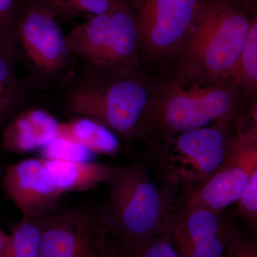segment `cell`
Instances as JSON below:
<instances>
[{
    "label": "cell",
    "instance_id": "cell-27",
    "mask_svg": "<svg viewBox=\"0 0 257 257\" xmlns=\"http://www.w3.org/2000/svg\"><path fill=\"white\" fill-rule=\"evenodd\" d=\"M13 28V25L8 23L2 15H0V32L5 31V30H9Z\"/></svg>",
    "mask_w": 257,
    "mask_h": 257
},
{
    "label": "cell",
    "instance_id": "cell-19",
    "mask_svg": "<svg viewBox=\"0 0 257 257\" xmlns=\"http://www.w3.org/2000/svg\"><path fill=\"white\" fill-rule=\"evenodd\" d=\"M57 19L83 20L106 13L120 0H41Z\"/></svg>",
    "mask_w": 257,
    "mask_h": 257
},
{
    "label": "cell",
    "instance_id": "cell-26",
    "mask_svg": "<svg viewBox=\"0 0 257 257\" xmlns=\"http://www.w3.org/2000/svg\"><path fill=\"white\" fill-rule=\"evenodd\" d=\"M10 241V234L5 233L3 229L0 228V256L4 252L5 248L8 246Z\"/></svg>",
    "mask_w": 257,
    "mask_h": 257
},
{
    "label": "cell",
    "instance_id": "cell-18",
    "mask_svg": "<svg viewBox=\"0 0 257 257\" xmlns=\"http://www.w3.org/2000/svg\"><path fill=\"white\" fill-rule=\"evenodd\" d=\"M40 238L35 219L23 216L12 230L9 243L0 257H39Z\"/></svg>",
    "mask_w": 257,
    "mask_h": 257
},
{
    "label": "cell",
    "instance_id": "cell-7",
    "mask_svg": "<svg viewBox=\"0 0 257 257\" xmlns=\"http://www.w3.org/2000/svg\"><path fill=\"white\" fill-rule=\"evenodd\" d=\"M231 139L220 127L180 134L162 155L166 178L172 185L192 189L204 183L227 157Z\"/></svg>",
    "mask_w": 257,
    "mask_h": 257
},
{
    "label": "cell",
    "instance_id": "cell-6",
    "mask_svg": "<svg viewBox=\"0 0 257 257\" xmlns=\"http://www.w3.org/2000/svg\"><path fill=\"white\" fill-rule=\"evenodd\" d=\"M40 228L39 257H106L109 241L99 209L79 204L36 218Z\"/></svg>",
    "mask_w": 257,
    "mask_h": 257
},
{
    "label": "cell",
    "instance_id": "cell-25",
    "mask_svg": "<svg viewBox=\"0 0 257 257\" xmlns=\"http://www.w3.org/2000/svg\"><path fill=\"white\" fill-rule=\"evenodd\" d=\"M228 1L236 5L243 12H245V10H253L256 9L257 0H228Z\"/></svg>",
    "mask_w": 257,
    "mask_h": 257
},
{
    "label": "cell",
    "instance_id": "cell-1",
    "mask_svg": "<svg viewBox=\"0 0 257 257\" xmlns=\"http://www.w3.org/2000/svg\"><path fill=\"white\" fill-rule=\"evenodd\" d=\"M105 184L107 198L99 216L112 242L146 239L166 231L168 194L157 187L143 164L118 167Z\"/></svg>",
    "mask_w": 257,
    "mask_h": 257
},
{
    "label": "cell",
    "instance_id": "cell-14",
    "mask_svg": "<svg viewBox=\"0 0 257 257\" xmlns=\"http://www.w3.org/2000/svg\"><path fill=\"white\" fill-rule=\"evenodd\" d=\"M18 62L13 28L0 32V128L25 109L27 92L16 72Z\"/></svg>",
    "mask_w": 257,
    "mask_h": 257
},
{
    "label": "cell",
    "instance_id": "cell-5",
    "mask_svg": "<svg viewBox=\"0 0 257 257\" xmlns=\"http://www.w3.org/2000/svg\"><path fill=\"white\" fill-rule=\"evenodd\" d=\"M250 25L246 13L228 0H202L187 34L189 51L213 75L229 73Z\"/></svg>",
    "mask_w": 257,
    "mask_h": 257
},
{
    "label": "cell",
    "instance_id": "cell-28",
    "mask_svg": "<svg viewBox=\"0 0 257 257\" xmlns=\"http://www.w3.org/2000/svg\"><path fill=\"white\" fill-rule=\"evenodd\" d=\"M106 257H116V253H115V250L114 246H113L112 243L110 241V246H109V251H108Z\"/></svg>",
    "mask_w": 257,
    "mask_h": 257
},
{
    "label": "cell",
    "instance_id": "cell-24",
    "mask_svg": "<svg viewBox=\"0 0 257 257\" xmlns=\"http://www.w3.org/2000/svg\"><path fill=\"white\" fill-rule=\"evenodd\" d=\"M28 0H0V15L13 25Z\"/></svg>",
    "mask_w": 257,
    "mask_h": 257
},
{
    "label": "cell",
    "instance_id": "cell-21",
    "mask_svg": "<svg viewBox=\"0 0 257 257\" xmlns=\"http://www.w3.org/2000/svg\"><path fill=\"white\" fill-rule=\"evenodd\" d=\"M43 159L69 161V162H89L93 155L87 149L72 143L65 139L57 138L46 146L42 147Z\"/></svg>",
    "mask_w": 257,
    "mask_h": 257
},
{
    "label": "cell",
    "instance_id": "cell-23",
    "mask_svg": "<svg viewBox=\"0 0 257 257\" xmlns=\"http://www.w3.org/2000/svg\"><path fill=\"white\" fill-rule=\"evenodd\" d=\"M224 257H257L256 243L239 234L228 246Z\"/></svg>",
    "mask_w": 257,
    "mask_h": 257
},
{
    "label": "cell",
    "instance_id": "cell-9",
    "mask_svg": "<svg viewBox=\"0 0 257 257\" xmlns=\"http://www.w3.org/2000/svg\"><path fill=\"white\" fill-rule=\"evenodd\" d=\"M234 97L220 87L172 89L148 111L149 119L167 135L202 128L226 117L234 107Z\"/></svg>",
    "mask_w": 257,
    "mask_h": 257
},
{
    "label": "cell",
    "instance_id": "cell-15",
    "mask_svg": "<svg viewBox=\"0 0 257 257\" xmlns=\"http://www.w3.org/2000/svg\"><path fill=\"white\" fill-rule=\"evenodd\" d=\"M41 160L57 187L64 194L84 192L105 184L119 167L107 163Z\"/></svg>",
    "mask_w": 257,
    "mask_h": 257
},
{
    "label": "cell",
    "instance_id": "cell-22",
    "mask_svg": "<svg viewBox=\"0 0 257 257\" xmlns=\"http://www.w3.org/2000/svg\"><path fill=\"white\" fill-rule=\"evenodd\" d=\"M236 211L256 229L257 224V169L253 171L236 201Z\"/></svg>",
    "mask_w": 257,
    "mask_h": 257
},
{
    "label": "cell",
    "instance_id": "cell-17",
    "mask_svg": "<svg viewBox=\"0 0 257 257\" xmlns=\"http://www.w3.org/2000/svg\"><path fill=\"white\" fill-rule=\"evenodd\" d=\"M111 243L116 257H182L167 231L146 239Z\"/></svg>",
    "mask_w": 257,
    "mask_h": 257
},
{
    "label": "cell",
    "instance_id": "cell-11",
    "mask_svg": "<svg viewBox=\"0 0 257 257\" xmlns=\"http://www.w3.org/2000/svg\"><path fill=\"white\" fill-rule=\"evenodd\" d=\"M202 0H126L140 40L159 55L175 48L188 34Z\"/></svg>",
    "mask_w": 257,
    "mask_h": 257
},
{
    "label": "cell",
    "instance_id": "cell-4",
    "mask_svg": "<svg viewBox=\"0 0 257 257\" xmlns=\"http://www.w3.org/2000/svg\"><path fill=\"white\" fill-rule=\"evenodd\" d=\"M147 104L146 89L135 79L121 74L100 83L87 75L69 90L66 108L75 116L101 123L116 137L128 138L140 126Z\"/></svg>",
    "mask_w": 257,
    "mask_h": 257
},
{
    "label": "cell",
    "instance_id": "cell-2",
    "mask_svg": "<svg viewBox=\"0 0 257 257\" xmlns=\"http://www.w3.org/2000/svg\"><path fill=\"white\" fill-rule=\"evenodd\" d=\"M139 40L136 20L126 0L75 24L65 34L69 55L85 66L87 74L122 73L135 60Z\"/></svg>",
    "mask_w": 257,
    "mask_h": 257
},
{
    "label": "cell",
    "instance_id": "cell-10",
    "mask_svg": "<svg viewBox=\"0 0 257 257\" xmlns=\"http://www.w3.org/2000/svg\"><path fill=\"white\" fill-rule=\"evenodd\" d=\"M166 231L182 257H224L228 246L239 235L221 213L187 206L169 210Z\"/></svg>",
    "mask_w": 257,
    "mask_h": 257
},
{
    "label": "cell",
    "instance_id": "cell-13",
    "mask_svg": "<svg viewBox=\"0 0 257 257\" xmlns=\"http://www.w3.org/2000/svg\"><path fill=\"white\" fill-rule=\"evenodd\" d=\"M59 124L53 115L44 109H24L3 130V147L18 155L42 149L57 138Z\"/></svg>",
    "mask_w": 257,
    "mask_h": 257
},
{
    "label": "cell",
    "instance_id": "cell-12",
    "mask_svg": "<svg viewBox=\"0 0 257 257\" xmlns=\"http://www.w3.org/2000/svg\"><path fill=\"white\" fill-rule=\"evenodd\" d=\"M5 197L23 216L36 219L58 211L64 195L40 159H28L8 167L2 179Z\"/></svg>",
    "mask_w": 257,
    "mask_h": 257
},
{
    "label": "cell",
    "instance_id": "cell-16",
    "mask_svg": "<svg viewBox=\"0 0 257 257\" xmlns=\"http://www.w3.org/2000/svg\"><path fill=\"white\" fill-rule=\"evenodd\" d=\"M57 138L80 145L93 155L114 156L120 149L119 139L114 133L95 120L84 116L60 122Z\"/></svg>",
    "mask_w": 257,
    "mask_h": 257
},
{
    "label": "cell",
    "instance_id": "cell-8",
    "mask_svg": "<svg viewBox=\"0 0 257 257\" xmlns=\"http://www.w3.org/2000/svg\"><path fill=\"white\" fill-rule=\"evenodd\" d=\"M257 169L256 128L231 139L229 153L207 180L189 189L185 206L221 213L236 203Z\"/></svg>",
    "mask_w": 257,
    "mask_h": 257
},
{
    "label": "cell",
    "instance_id": "cell-3",
    "mask_svg": "<svg viewBox=\"0 0 257 257\" xmlns=\"http://www.w3.org/2000/svg\"><path fill=\"white\" fill-rule=\"evenodd\" d=\"M58 20L41 0H28L13 24L18 61L40 87L72 74L74 60Z\"/></svg>",
    "mask_w": 257,
    "mask_h": 257
},
{
    "label": "cell",
    "instance_id": "cell-20",
    "mask_svg": "<svg viewBox=\"0 0 257 257\" xmlns=\"http://www.w3.org/2000/svg\"><path fill=\"white\" fill-rule=\"evenodd\" d=\"M234 80L246 87H256L257 82V21L251 20L249 32L239 58L230 71Z\"/></svg>",
    "mask_w": 257,
    "mask_h": 257
}]
</instances>
